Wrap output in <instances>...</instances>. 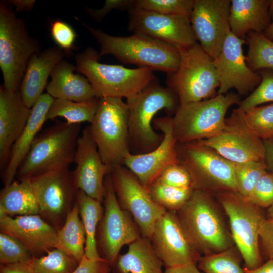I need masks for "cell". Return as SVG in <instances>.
<instances>
[{
    "instance_id": "cell-6",
    "label": "cell",
    "mask_w": 273,
    "mask_h": 273,
    "mask_svg": "<svg viewBox=\"0 0 273 273\" xmlns=\"http://www.w3.org/2000/svg\"><path fill=\"white\" fill-rule=\"evenodd\" d=\"M40 49L24 20L17 17L10 5L1 1L0 68L6 89L19 90L28 62Z\"/></svg>"
},
{
    "instance_id": "cell-31",
    "label": "cell",
    "mask_w": 273,
    "mask_h": 273,
    "mask_svg": "<svg viewBox=\"0 0 273 273\" xmlns=\"http://www.w3.org/2000/svg\"><path fill=\"white\" fill-rule=\"evenodd\" d=\"M76 201L86 233L85 255L90 258H100L96 244V232L103 216L104 209L100 201L78 190Z\"/></svg>"
},
{
    "instance_id": "cell-24",
    "label": "cell",
    "mask_w": 273,
    "mask_h": 273,
    "mask_svg": "<svg viewBox=\"0 0 273 273\" xmlns=\"http://www.w3.org/2000/svg\"><path fill=\"white\" fill-rule=\"evenodd\" d=\"M54 99L49 94H43L31 109L27 123L13 145L9 161L3 170V180L5 186L14 180L21 163L47 120V113Z\"/></svg>"
},
{
    "instance_id": "cell-17",
    "label": "cell",
    "mask_w": 273,
    "mask_h": 273,
    "mask_svg": "<svg viewBox=\"0 0 273 273\" xmlns=\"http://www.w3.org/2000/svg\"><path fill=\"white\" fill-rule=\"evenodd\" d=\"M231 1L194 0L190 17L197 41L213 60L220 53L230 32Z\"/></svg>"
},
{
    "instance_id": "cell-44",
    "label": "cell",
    "mask_w": 273,
    "mask_h": 273,
    "mask_svg": "<svg viewBox=\"0 0 273 273\" xmlns=\"http://www.w3.org/2000/svg\"><path fill=\"white\" fill-rule=\"evenodd\" d=\"M157 179L163 184L175 187L194 189L190 173L179 162L165 169Z\"/></svg>"
},
{
    "instance_id": "cell-35",
    "label": "cell",
    "mask_w": 273,
    "mask_h": 273,
    "mask_svg": "<svg viewBox=\"0 0 273 273\" xmlns=\"http://www.w3.org/2000/svg\"><path fill=\"white\" fill-rule=\"evenodd\" d=\"M30 262L36 273H72L78 265L73 256L56 248Z\"/></svg>"
},
{
    "instance_id": "cell-23",
    "label": "cell",
    "mask_w": 273,
    "mask_h": 273,
    "mask_svg": "<svg viewBox=\"0 0 273 273\" xmlns=\"http://www.w3.org/2000/svg\"><path fill=\"white\" fill-rule=\"evenodd\" d=\"M31 109L24 103L19 90L0 87V166L9 161L13 145L25 127Z\"/></svg>"
},
{
    "instance_id": "cell-20",
    "label": "cell",
    "mask_w": 273,
    "mask_h": 273,
    "mask_svg": "<svg viewBox=\"0 0 273 273\" xmlns=\"http://www.w3.org/2000/svg\"><path fill=\"white\" fill-rule=\"evenodd\" d=\"M150 240L165 268L197 264L201 257L188 239L176 212L167 210L156 221Z\"/></svg>"
},
{
    "instance_id": "cell-29",
    "label": "cell",
    "mask_w": 273,
    "mask_h": 273,
    "mask_svg": "<svg viewBox=\"0 0 273 273\" xmlns=\"http://www.w3.org/2000/svg\"><path fill=\"white\" fill-rule=\"evenodd\" d=\"M0 213L10 217L39 215V204L29 179L14 180L2 189Z\"/></svg>"
},
{
    "instance_id": "cell-47",
    "label": "cell",
    "mask_w": 273,
    "mask_h": 273,
    "mask_svg": "<svg viewBox=\"0 0 273 273\" xmlns=\"http://www.w3.org/2000/svg\"><path fill=\"white\" fill-rule=\"evenodd\" d=\"M262 245L270 259H273V218H266L259 235Z\"/></svg>"
},
{
    "instance_id": "cell-30",
    "label": "cell",
    "mask_w": 273,
    "mask_h": 273,
    "mask_svg": "<svg viewBox=\"0 0 273 273\" xmlns=\"http://www.w3.org/2000/svg\"><path fill=\"white\" fill-rule=\"evenodd\" d=\"M86 233L75 201L63 226L57 230L54 248L73 256L78 262L85 255Z\"/></svg>"
},
{
    "instance_id": "cell-45",
    "label": "cell",
    "mask_w": 273,
    "mask_h": 273,
    "mask_svg": "<svg viewBox=\"0 0 273 273\" xmlns=\"http://www.w3.org/2000/svg\"><path fill=\"white\" fill-rule=\"evenodd\" d=\"M133 0H106L104 6L100 9H93L86 7L88 14L96 21L101 22L104 17L112 10H129L133 6Z\"/></svg>"
},
{
    "instance_id": "cell-55",
    "label": "cell",
    "mask_w": 273,
    "mask_h": 273,
    "mask_svg": "<svg viewBox=\"0 0 273 273\" xmlns=\"http://www.w3.org/2000/svg\"><path fill=\"white\" fill-rule=\"evenodd\" d=\"M269 13L271 18L273 19V1H270L269 7Z\"/></svg>"
},
{
    "instance_id": "cell-5",
    "label": "cell",
    "mask_w": 273,
    "mask_h": 273,
    "mask_svg": "<svg viewBox=\"0 0 273 273\" xmlns=\"http://www.w3.org/2000/svg\"><path fill=\"white\" fill-rule=\"evenodd\" d=\"M99 53L91 47L76 54V71L84 75L97 98L128 99L146 88L156 77L154 70L146 67L135 69L99 62Z\"/></svg>"
},
{
    "instance_id": "cell-16",
    "label": "cell",
    "mask_w": 273,
    "mask_h": 273,
    "mask_svg": "<svg viewBox=\"0 0 273 273\" xmlns=\"http://www.w3.org/2000/svg\"><path fill=\"white\" fill-rule=\"evenodd\" d=\"M128 29L171 45L179 50L197 42L190 18L165 15L134 7L129 10Z\"/></svg>"
},
{
    "instance_id": "cell-1",
    "label": "cell",
    "mask_w": 273,
    "mask_h": 273,
    "mask_svg": "<svg viewBox=\"0 0 273 273\" xmlns=\"http://www.w3.org/2000/svg\"><path fill=\"white\" fill-rule=\"evenodd\" d=\"M176 213L188 239L200 254H216L233 247L230 231L213 194L194 190Z\"/></svg>"
},
{
    "instance_id": "cell-10",
    "label": "cell",
    "mask_w": 273,
    "mask_h": 273,
    "mask_svg": "<svg viewBox=\"0 0 273 273\" xmlns=\"http://www.w3.org/2000/svg\"><path fill=\"white\" fill-rule=\"evenodd\" d=\"M179 51V66L167 74L166 84L177 95L180 105L216 96L219 82L213 59L198 42Z\"/></svg>"
},
{
    "instance_id": "cell-8",
    "label": "cell",
    "mask_w": 273,
    "mask_h": 273,
    "mask_svg": "<svg viewBox=\"0 0 273 273\" xmlns=\"http://www.w3.org/2000/svg\"><path fill=\"white\" fill-rule=\"evenodd\" d=\"M240 101L238 95L229 93L180 105L172 117L177 143H189L217 135L224 127L229 108Z\"/></svg>"
},
{
    "instance_id": "cell-40",
    "label": "cell",
    "mask_w": 273,
    "mask_h": 273,
    "mask_svg": "<svg viewBox=\"0 0 273 273\" xmlns=\"http://www.w3.org/2000/svg\"><path fill=\"white\" fill-rule=\"evenodd\" d=\"M33 257L31 252L18 239L10 235L1 232V264L28 262Z\"/></svg>"
},
{
    "instance_id": "cell-7",
    "label": "cell",
    "mask_w": 273,
    "mask_h": 273,
    "mask_svg": "<svg viewBox=\"0 0 273 273\" xmlns=\"http://www.w3.org/2000/svg\"><path fill=\"white\" fill-rule=\"evenodd\" d=\"M129 108L122 98H98L94 118L89 126L103 162L111 169L123 165L130 153Z\"/></svg>"
},
{
    "instance_id": "cell-39",
    "label": "cell",
    "mask_w": 273,
    "mask_h": 273,
    "mask_svg": "<svg viewBox=\"0 0 273 273\" xmlns=\"http://www.w3.org/2000/svg\"><path fill=\"white\" fill-rule=\"evenodd\" d=\"M194 0H136L134 7L160 14L190 17Z\"/></svg>"
},
{
    "instance_id": "cell-34",
    "label": "cell",
    "mask_w": 273,
    "mask_h": 273,
    "mask_svg": "<svg viewBox=\"0 0 273 273\" xmlns=\"http://www.w3.org/2000/svg\"><path fill=\"white\" fill-rule=\"evenodd\" d=\"M147 189L153 200L168 211L177 212L190 198L194 189L169 186L156 179Z\"/></svg>"
},
{
    "instance_id": "cell-41",
    "label": "cell",
    "mask_w": 273,
    "mask_h": 273,
    "mask_svg": "<svg viewBox=\"0 0 273 273\" xmlns=\"http://www.w3.org/2000/svg\"><path fill=\"white\" fill-rule=\"evenodd\" d=\"M258 74L261 77L260 84L239 104V108L243 111L262 104L273 102V69L261 70Z\"/></svg>"
},
{
    "instance_id": "cell-3",
    "label": "cell",
    "mask_w": 273,
    "mask_h": 273,
    "mask_svg": "<svg viewBox=\"0 0 273 273\" xmlns=\"http://www.w3.org/2000/svg\"><path fill=\"white\" fill-rule=\"evenodd\" d=\"M129 108L128 132L130 152L145 154L161 142L163 134L156 131L153 121L162 109L174 113L180 105L177 95L168 87L161 85L156 78L146 88L126 99Z\"/></svg>"
},
{
    "instance_id": "cell-4",
    "label": "cell",
    "mask_w": 273,
    "mask_h": 273,
    "mask_svg": "<svg viewBox=\"0 0 273 273\" xmlns=\"http://www.w3.org/2000/svg\"><path fill=\"white\" fill-rule=\"evenodd\" d=\"M80 129V124L58 121L38 134L18 170V180L69 168L74 162Z\"/></svg>"
},
{
    "instance_id": "cell-42",
    "label": "cell",
    "mask_w": 273,
    "mask_h": 273,
    "mask_svg": "<svg viewBox=\"0 0 273 273\" xmlns=\"http://www.w3.org/2000/svg\"><path fill=\"white\" fill-rule=\"evenodd\" d=\"M246 198L260 208L270 207L273 204V173H264Z\"/></svg>"
},
{
    "instance_id": "cell-14",
    "label": "cell",
    "mask_w": 273,
    "mask_h": 273,
    "mask_svg": "<svg viewBox=\"0 0 273 273\" xmlns=\"http://www.w3.org/2000/svg\"><path fill=\"white\" fill-rule=\"evenodd\" d=\"M29 179L39 204V215L59 230L76 201L78 189L73 171L67 168Z\"/></svg>"
},
{
    "instance_id": "cell-50",
    "label": "cell",
    "mask_w": 273,
    "mask_h": 273,
    "mask_svg": "<svg viewBox=\"0 0 273 273\" xmlns=\"http://www.w3.org/2000/svg\"><path fill=\"white\" fill-rule=\"evenodd\" d=\"M163 273H203L197 266V264L190 263L174 267L165 268Z\"/></svg>"
},
{
    "instance_id": "cell-51",
    "label": "cell",
    "mask_w": 273,
    "mask_h": 273,
    "mask_svg": "<svg viewBox=\"0 0 273 273\" xmlns=\"http://www.w3.org/2000/svg\"><path fill=\"white\" fill-rule=\"evenodd\" d=\"M9 5L14 6L16 12L30 11L33 7L35 0H9L5 1Z\"/></svg>"
},
{
    "instance_id": "cell-13",
    "label": "cell",
    "mask_w": 273,
    "mask_h": 273,
    "mask_svg": "<svg viewBox=\"0 0 273 273\" xmlns=\"http://www.w3.org/2000/svg\"><path fill=\"white\" fill-rule=\"evenodd\" d=\"M109 175L120 207L132 216L141 236L150 239L156 221L167 210L124 165L113 167Z\"/></svg>"
},
{
    "instance_id": "cell-36",
    "label": "cell",
    "mask_w": 273,
    "mask_h": 273,
    "mask_svg": "<svg viewBox=\"0 0 273 273\" xmlns=\"http://www.w3.org/2000/svg\"><path fill=\"white\" fill-rule=\"evenodd\" d=\"M197 263L203 273H244L234 247L220 253L201 256Z\"/></svg>"
},
{
    "instance_id": "cell-49",
    "label": "cell",
    "mask_w": 273,
    "mask_h": 273,
    "mask_svg": "<svg viewBox=\"0 0 273 273\" xmlns=\"http://www.w3.org/2000/svg\"><path fill=\"white\" fill-rule=\"evenodd\" d=\"M263 141L264 148V162L267 170L273 173V139Z\"/></svg>"
},
{
    "instance_id": "cell-52",
    "label": "cell",
    "mask_w": 273,
    "mask_h": 273,
    "mask_svg": "<svg viewBox=\"0 0 273 273\" xmlns=\"http://www.w3.org/2000/svg\"><path fill=\"white\" fill-rule=\"evenodd\" d=\"M244 273H273V259H270L265 263L254 269L244 268Z\"/></svg>"
},
{
    "instance_id": "cell-53",
    "label": "cell",
    "mask_w": 273,
    "mask_h": 273,
    "mask_svg": "<svg viewBox=\"0 0 273 273\" xmlns=\"http://www.w3.org/2000/svg\"><path fill=\"white\" fill-rule=\"evenodd\" d=\"M262 33L266 37L273 40V21Z\"/></svg>"
},
{
    "instance_id": "cell-11",
    "label": "cell",
    "mask_w": 273,
    "mask_h": 273,
    "mask_svg": "<svg viewBox=\"0 0 273 273\" xmlns=\"http://www.w3.org/2000/svg\"><path fill=\"white\" fill-rule=\"evenodd\" d=\"M177 151L179 162L190 173L194 190L215 195L237 192L232 162L198 141L177 143Z\"/></svg>"
},
{
    "instance_id": "cell-21",
    "label": "cell",
    "mask_w": 273,
    "mask_h": 273,
    "mask_svg": "<svg viewBox=\"0 0 273 273\" xmlns=\"http://www.w3.org/2000/svg\"><path fill=\"white\" fill-rule=\"evenodd\" d=\"M73 174L78 190L102 202L105 194V178L111 169L103 162L89 126L86 127L78 139Z\"/></svg>"
},
{
    "instance_id": "cell-2",
    "label": "cell",
    "mask_w": 273,
    "mask_h": 273,
    "mask_svg": "<svg viewBox=\"0 0 273 273\" xmlns=\"http://www.w3.org/2000/svg\"><path fill=\"white\" fill-rule=\"evenodd\" d=\"M82 23L99 44L100 56L110 54L124 64L167 74L175 72L179 66L180 51L171 45L138 34L128 37L113 36Z\"/></svg>"
},
{
    "instance_id": "cell-12",
    "label": "cell",
    "mask_w": 273,
    "mask_h": 273,
    "mask_svg": "<svg viewBox=\"0 0 273 273\" xmlns=\"http://www.w3.org/2000/svg\"><path fill=\"white\" fill-rule=\"evenodd\" d=\"M104 183V211L96 240L99 256L112 267L122 247L142 236L132 216L120 207L109 174L106 176Z\"/></svg>"
},
{
    "instance_id": "cell-33",
    "label": "cell",
    "mask_w": 273,
    "mask_h": 273,
    "mask_svg": "<svg viewBox=\"0 0 273 273\" xmlns=\"http://www.w3.org/2000/svg\"><path fill=\"white\" fill-rule=\"evenodd\" d=\"M246 38L248 66L254 71L273 69V40L255 32H249Z\"/></svg>"
},
{
    "instance_id": "cell-18",
    "label": "cell",
    "mask_w": 273,
    "mask_h": 273,
    "mask_svg": "<svg viewBox=\"0 0 273 273\" xmlns=\"http://www.w3.org/2000/svg\"><path fill=\"white\" fill-rule=\"evenodd\" d=\"M153 126L163 135L161 143L147 153H129L123 163V165L146 187L157 179L165 169L179 162L178 143L173 132L172 117L155 118Z\"/></svg>"
},
{
    "instance_id": "cell-32",
    "label": "cell",
    "mask_w": 273,
    "mask_h": 273,
    "mask_svg": "<svg viewBox=\"0 0 273 273\" xmlns=\"http://www.w3.org/2000/svg\"><path fill=\"white\" fill-rule=\"evenodd\" d=\"M98 98L83 102L54 99L47 115V120L63 117L71 124L88 122L91 123L97 106Z\"/></svg>"
},
{
    "instance_id": "cell-38",
    "label": "cell",
    "mask_w": 273,
    "mask_h": 273,
    "mask_svg": "<svg viewBox=\"0 0 273 273\" xmlns=\"http://www.w3.org/2000/svg\"><path fill=\"white\" fill-rule=\"evenodd\" d=\"M244 113L247 125L257 136L262 140L273 139V103Z\"/></svg>"
},
{
    "instance_id": "cell-37",
    "label": "cell",
    "mask_w": 273,
    "mask_h": 273,
    "mask_svg": "<svg viewBox=\"0 0 273 273\" xmlns=\"http://www.w3.org/2000/svg\"><path fill=\"white\" fill-rule=\"evenodd\" d=\"M232 163L237 192L247 198L259 178L267 171L266 166L264 161Z\"/></svg>"
},
{
    "instance_id": "cell-15",
    "label": "cell",
    "mask_w": 273,
    "mask_h": 273,
    "mask_svg": "<svg viewBox=\"0 0 273 273\" xmlns=\"http://www.w3.org/2000/svg\"><path fill=\"white\" fill-rule=\"evenodd\" d=\"M234 163L264 161L263 141L247 125L240 108L232 110L221 131L211 138L198 141Z\"/></svg>"
},
{
    "instance_id": "cell-43",
    "label": "cell",
    "mask_w": 273,
    "mask_h": 273,
    "mask_svg": "<svg viewBox=\"0 0 273 273\" xmlns=\"http://www.w3.org/2000/svg\"><path fill=\"white\" fill-rule=\"evenodd\" d=\"M50 34L55 43L66 55L71 54L72 50L75 49L74 43L76 34L70 25L60 19L55 20L50 24Z\"/></svg>"
},
{
    "instance_id": "cell-46",
    "label": "cell",
    "mask_w": 273,
    "mask_h": 273,
    "mask_svg": "<svg viewBox=\"0 0 273 273\" xmlns=\"http://www.w3.org/2000/svg\"><path fill=\"white\" fill-rule=\"evenodd\" d=\"M109 263L102 258H90L85 255L72 273H110Z\"/></svg>"
},
{
    "instance_id": "cell-48",
    "label": "cell",
    "mask_w": 273,
    "mask_h": 273,
    "mask_svg": "<svg viewBox=\"0 0 273 273\" xmlns=\"http://www.w3.org/2000/svg\"><path fill=\"white\" fill-rule=\"evenodd\" d=\"M30 261L25 263L1 264L0 273H36Z\"/></svg>"
},
{
    "instance_id": "cell-9",
    "label": "cell",
    "mask_w": 273,
    "mask_h": 273,
    "mask_svg": "<svg viewBox=\"0 0 273 273\" xmlns=\"http://www.w3.org/2000/svg\"><path fill=\"white\" fill-rule=\"evenodd\" d=\"M216 196L228 218L231 235L245 268L251 270L260 266L262 264L258 242L266 219L261 208L236 191H223Z\"/></svg>"
},
{
    "instance_id": "cell-28",
    "label": "cell",
    "mask_w": 273,
    "mask_h": 273,
    "mask_svg": "<svg viewBox=\"0 0 273 273\" xmlns=\"http://www.w3.org/2000/svg\"><path fill=\"white\" fill-rule=\"evenodd\" d=\"M163 266L151 240L141 236L118 256L111 269L113 273H163Z\"/></svg>"
},
{
    "instance_id": "cell-22",
    "label": "cell",
    "mask_w": 273,
    "mask_h": 273,
    "mask_svg": "<svg viewBox=\"0 0 273 273\" xmlns=\"http://www.w3.org/2000/svg\"><path fill=\"white\" fill-rule=\"evenodd\" d=\"M0 230L20 241L33 257L54 249L57 230L39 214L13 218L0 213Z\"/></svg>"
},
{
    "instance_id": "cell-27",
    "label": "cell",
    "mask_w": 273,
    "mask_h": 273,
    "mask_svg": "<svg viewBox=\"0 0 273 273\" xmlns=\"http://www.w3.org/2000/svg\"><path fill=\"white\" fill-rule=\"evenodd\" d=\"M76 67L62 60L53 69L51 80L47 84V93L54 99L83 102L97 97L88 80L74 73Z\"/></svg>"
},
{
    "instance_id": "cell-54",
    "label": "cell",
    "mask_w": 273,
    "mask_h": 273,
    "mask_svg": "<svg viewBox=\"0 0 273 273\" xmlns=\"http://www.w3.org/2000/svg\"><path fill=\"white\" fill-rule=\"evenodd\" d=\"M267 210L268 218H273V204Z\"/></svg>"
},
{
    "instance_id": "cell-19",
    "label": "cell",
    "mask_w": 273,
    "mask_h": 273,
    "mask_svg": "<svg viewBox=\"0 0 273 273\" xmlns=\"http://www.w3.org/2000/svg\"><path fill=\"white\" fill-rule=\"evenodd\" d=\"M244 39L229 33L219 55L213 60L219 82L218 94L235 88L240 95L252 92L260 84L261 77L248 65L244 54Z\"/></svg>"
},
{
    "instance_id": "cell-26",
    "label": "cell",
    "mask_w": 273,
    "mask_h": 273,
    "mask_svg": "<svg viewBox=\"0 0 273 273\" xmlns=\"http://www.w3.org/2000/svg\"><path fill=\"white\" fill-rule=\"evenodd\" d=\"M270 3L269 0L231 1L230 31L242 39L250 32L262 33L271 23Z\"/></svg>"
},
{
    "instance_id": "cell-25",
    "label": "cell",
    "mask_w": 273,
    "mask_h": 273,
    "mask_svg": "<svg viewBox=\"0 0 273 273\" xmlns=\"http://www.w3.org/2000/svg\"><path fill=\"white\" fill-rule=\"evenodd\" d=\"M66 55L61 48L53 47L40 52L31 58L19 90L24 103L28 108L31 109L43 94L49 76Z\"/></svg>"
}]
</instances>
